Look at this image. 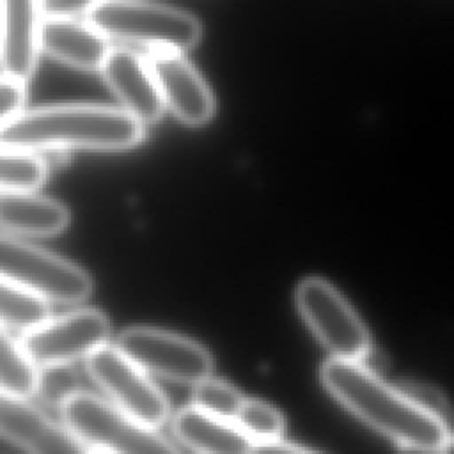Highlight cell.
<instances>
[{
	"label": "cell",
	"instance_id": "1",
	"mask_svg": "<svg viewBox=\"0 0 454 454\" xmlns=\"http://www.w3.org/2000/svg\"><path fill=\"white\" fill-rule=\"evenodd\" d=\"M326 390L349 411L397 445L419 452H440L449 424L417 404L403 388L376 376L365 364L332 358L321 369Z\"/></svg>",
	"mask_w": 454,
	"mask_h": 454
},
{
	"label": "cell",
	"instance_id": "2",
	"mask_svg": "<svg viewBox=\"0 0 454 454\" xmlns=\"http://www.w3.org/2000/svg\"><path fill=\"white\" fill-rule=\"evenodd\" d=\"M145 126L122 108L103 105H53L21 110L0 126V144L28 151H128Z\"/></svg>",
	"mask_w": 454,
	"mask_h": 454
},
{
	"label": "cell",
	"instance_id": "3",
	"mask_svg": "<svg viewBox=\"0 0 454 454\" xmlns=\"http://www.w3.org/2000/svg\"><path fill=\"white\" fill-rule=\"evenodd\" d=\"M85 20L106 39L149 51L184 53L202 37V25L193 14L145 0H108L92 7Z\"/></svg>",
	"mask_w": 454,
	"mask_h": 454
},
{
	"label": "cell",
	"instance_id": "4",
	"mask_svg": "<svg viewBox=\"0 0 454 454\" xmlns=\"http://www.w3.org/2000/svg\"><path fill=\"white\" fill-rule=\"evenodd\" d=\"M62 422L89 447L110 454H181L153 426L90 392H76L60 406Z\"/></svg>",
	"mask_w": 454,
	"mask_h": 454
},
{
	"label": "cell",
	"instance_id": "5",
	"mask_svg": "<svg viewBox=\"0 0 454 454\" xmlns=\"http://www.w3.org/2000/svg\"><path fill=\"white\" fill-rule=\"evenodd\" d=\"M0 275L55 303H80L92 291L83 268L9 234H0Z\"/></svg>",
	"mask_w": 454,
	"mask_h": 454
},
{
	"label": "cell",
	"instance_id": "6",
	"mask_svg": "<svg viewBox=\"0 0 454 454\" xmlns=\"http://www.w3.org/2000/svg\"><path fill=\"white\" fill-rule=\"evenodd\" d=\"M296 307L319 342L342 360L371 355L369 332L344 296L323 278H305L296 287Z\"/></svg>",
	"mask_w": 454,
	"mask_h": 454
},
{
	"label": "cell",
	"instance_id": "7",
	"mask_svg": "<svg viewBox=\"0 0 454 454\" xmlns=\"http://www.w3.org/2000/svg\"><path fill=\"white\" fill-rule=\"evenodd\" d=\"M85 371L114 406L158 427L167 422L170 404L145 371L119 348L103 344L85 358Z\"/></svg>",
	"mask_w": 454,
	"mask_h": 454
},
{
	"label": "cell",
	"instance_id": "8",
	"mask_svg": "<svg viewBox=\"0 0 454 454\" xmlns=\"http://www.w3.org/2000/svg\"><path fill=\"white\" fill-rule=\"evenodd\" d=\"M117 348L154 376L197 385L213 372V356L199 342L153 326H131L117 339Z\"/></svg>",
	"mask_w": 454,
	"mask_h": 454
},
{
	"label": "cell",
	"instance_id": "9",
	"mask_svg": "<svg viewBox=\"0 0 454 454\" xmlns=\"http://www.w3.org/2000/svg\"><path fill=\"white\" fill-rule=\"evenodd\" d=\"M108 335L110 321L101 310L80 309L25 332L21 348L39 367L71 364L101 348Z\"/></svg>",
	"mask_w": 454,
	"mask_h": 454
},
{
	"label": "cell",
	"instance_id": "10",
	"mask_svg": "<svg viewBox=\"0 0 454 454\" xmlns=\"http://www.w3.org/2000/svg\"><path fill=\"white\" fill-rule=\"evenodd\" d=\"M145 59L165 108L179 122L197 128L213 119L215 96L206 80L183 53L149 51Z\"/></svg>",
	"mask_w": 454,
	"mask_h": 454
},
{
	"label": "cell",
	"instance_id": "11",
	"mask_svg": "<svg viewBox=\"0 0 454 454\" xmlns=\"http://www.w3.org/2000/svg\"><path fill=\"white\" fill-rule=\"evenodd\" d=\"M0 436L27 454H90L66 426L50 419L25 397L0 392Z\"/></svg>",
	"mask_w": 454,
	"mask_h": 454
},
{
	"label": "cell",
	"instance_id": "12",
	"mask_svg": "<svg viewBox=\"0 0 454 454\" xmlns=\"http://www.w3.org/2000/svg\"><path fill=\"white\" fill-rule=\"evenodd\" d=\"M99 74L121 108L144 126L161 119L165 105L145 57L126 46H112Z\"/></svg>",
	"mask_w": 454,
	"mask_h": 454
},
{
	"label": "cell",
	"instance_id": "13",
	"mask_svg": "<svg viewBox=\"0 0 454 454\" xmlns=\"http://www.w3.org/2000/svg\"><path fill=\"white\" fill-rule=\"evenodd\" d=\"M41 0H0L2 76L27 82L39 55Z\"/></svg>",
	"mask_w": 454,
	"mask_h": 454
},
{
	"label": "cell",
	"instance_id": "14",
	"mask_svg": "<svg viewBox=\"0 0 454 454\" xmlns=\"http://www.w3.org/2000/svg\"><path fill=\"white\" fill-rule=\"evenodd\" d=\"M112 46L87 20L74 16H44L39 28V51L53 60L87 73H99Z\"/></svg>",
	"mask_w": 454,
	"mask_h": 454
},
{
	"label": "cell",
	"instance_id": "15",
	"mask_svg": "<svg viewBox=\"0 0 454 454\" xmlns=\"http://www.w3.org/2000/svg\"><path fill=\"white\" fill-rule=\"evenodd\" d=\"M176 438L195 454H250L254 442L232 420L183 408L172 420Z\"/></svg>",
	"mask_w": 454,
	"mask_h": 454
},
{
	"label": "cell",
	"instance_id": "16",
	"mask_svg": "<svg viewBox=\"0 0 454 454\" xmlns=\"http://www.w3.org/2000/svg\"><path fill=\"white\" fill-rule=\"evenodd\" d=\"M69 225L67 207L35 192H0V229L23 236H57Z\"/></svg>",
	"mask_w": 454,
	"mask_h": 454
},
{
	"label": "cell",
	"instance_id": "17",
	"mask_svg": "<svg viewBox=\"0 0 454 454\" xmlns=\"http://www.w3.org/2000/svg\"><path fill=\"white\" fill-rule=\"evenodd\" d=\"M50 319V305L44 298L0 275V325L28 332Z\"/></svg>",
	"mask_w": 454,
	"mask_h": 454
},
{
	"label": "cell",
	"instance_id": "18",
	"mask_svg": "<svg viewBox=\"0 0 454 454\" xmlns=\"http://www.w3.org/2000/svg\"><path fill=\"white\" fill-rule=\"evenodd\" d=\"M48 177V161L35 151L0 144V192H35Z\"/></svg>",
	"mask_w": 454,
	"mask_h": 454
},
{
	"label": "cell",
	"instance_id": "19",
	"mask_svg": "<svg viewBox=\"0 0 454 454\" xmlns=\"http://www.w3.org/2000/svg\"><path fill=\"white\" fill-rule=\"evenodd\" d=\"M37 376L39 369L21 342H16L0 325V392L27 399L35 394Z\"/></svg>",
	"mask_w": 454,
	"mask_h": 454
},
{
	"label": "cell",
	"instance_id": "20",
	"mask_svg": "<svg viewBox=\"0 0 454 454\" xmlns=\"http://www.w3.org/2000/svg\"><path fill=\"white\" fill-rule=\"evenodd\" d=\"M245 397L239 394L236 387L223 380L206 378L199 381L193 388L192 395V406L202 410L204 413H209L213 417L232 420L236 419Z\"/></svg>",
	"mask_w": 454,
	"mask_h": 454
},
{
	"label": "cell",
	"instance_id": "21",
	"mask_svg": "<svg viewBox=\"0 0 454 454\" xmlns=\"http://www.w3.org/2000/svg\"><path fill=\"white\" fill-rule=\"evenodd\" d=\"M234 422L254 442L278 440L284 431V417L264 401L245 399Z\"/></svg>",
	"mask_w": 454,
	"mask_h": 454
},
{
	"label": "cell",
	"instance_id": "22",
	"mask_svg": "<svg viewBox=\"0 0 454 454\" xmlns=\"http://www.w3.org/2000/svg\"><path fill=\"white\" fill-rule=\"evenodd\" d=\"M67 365L69 364H57V365L41 367L34 395H37L46 404L59 406V410H60V406L73 394L80 392L78 378Z\"/></svg>",
	"mask_w": 454,
	"mask_h": 454
},
{
	"label": "cell",
	"instance_id": "23",
	"mask_svg": "<svg viewBox=\"0 0 454 454\" xmlns=\"http://www.w3.org/2000/svg\"><path fill=\"white\" fill-rule=\"evenodd\" d=\"M25 96L27 92L23 82L0 76V126L23 110Z\"/></svg>",
	"mask_w": 454,
	"mask_h": 454
},
{
	"label": "cell",
	"instance_id": "24",
	"mask_svg": "<svg viewBox=\"0 0 454 454\" xmlns=\"http://www.w3.org/2000/svg\"><path fill=\"white\" fill-rule=\"evenodd\" d=\"M403 390L424 410H427L429 413H433L438 419H442L443 422H447V404L436 390L424 387V385H417V383H406L403 387Z\"/></svg>",
	"mask_w": 454,
	"mask_h": 454
},
{
	"label": "cell",
	"instance_id": "25",
	"mask_svg": "<svg viewBox=\"0 0 454 454\" xmlns=\"http://www.w3.org/2000/svg\"><path fill=\"white\" fill-rule=\"evenodd\" d=\"M108 0H41L44 16H78Z\"/></svg>",
	"mask_w": 454,
	"mask_h": 454
},
{
	"label": "cell",
	"instance_id": "26",
	"mask_svg": "<svg viewBox=\"0 0 454 454\" xmlns=\"http://www.w3.org/2000/svg\"><path fill=\"white\" fill-rule=\"evenodd\" d=\"M250 454H317V452L298 447V445H293V443H287V442H282L278 438V440L254 443Z\"/></svg>",
	"mask_w": 454,
	"mask_h": 454
},
{
	"label": "cell",
	"instance_id": "27",
	"mask_svg": "<svg viewBox=\"0 0 454 454\" xmlns=\"http://www.w3.org/2000/svg\"><path fill=\"white\" fill-rule=\"evenodd\" d=\"M440 454H454V436H449V440L445 442Z\"/></svg>",
	"mask_w": 454,
	"mask_h": 454
},
{
	"label": "cell",
	"instance_id": "28",
	"mask_svg": "<svg viewBox=\"0 0 454 454\" xmlns=\"http://www.w3.org/2000/svg\"><path fill=\"white\" fill-rule=\"evenodd\" d=\"M90 454H110V452H106V450H99V449H92V450H90Z\"/></svg>",
	"mask_w": 454,
	"mask_h": 454
}]
</instances>
